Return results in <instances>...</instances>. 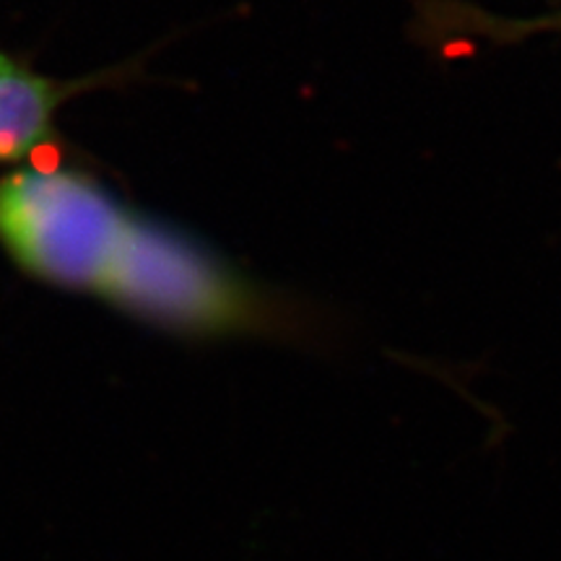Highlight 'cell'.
<instances>
[{"label": "cell", "instance_id": "1", "mask_svg": "<svg viewBox=\"0 0 561 561\" xmlns=\"http://www.w3.org/2000/svg\"><path fill=\"white\" fill-rule=\"evenodd\" d=\"M0 252L21 276L180 341L299 331L289 307L214 244L68 159L0 174Z\"/></svg>", "mask_w": 561, "mask_h": 561}, {"label": "cell", "instance_id": "2", "mask_svg": "<svg viewBox=\"0 0 561 561\" xmlns=\"http://www.w3.org/2000/svg\"><path fill=\"white\" fill-rule=\"evenodd\" d=\"M136 66H115L94 70L76 79L39 73L30 60L0 50V167L42 164L68 157L66 138L60 133V112L76 96L89 91L121 87Z\"/></svg>", "mask_w": 561, "mask_h": 561}]
</instances>
